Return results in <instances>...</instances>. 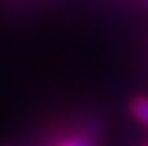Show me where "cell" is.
Segmentation results:
<instances>
[{
  "label": "cell",
  "instance_id": "obj_2",
  "mask_svg": "<svg viewBox=\"0 0 148 146\" xmlns=\"http://www.w3.org/2000/svg\"><path fill=\"white\" fill-rule=\"evenodd\" d=\"M130 112L138 123L148 126V97H136L130 103Z\"/></svg>",
  "mask_w": 148,
  "mask_h": 146
},
{
  "label": "cell",
  "instance_id": "obj_3",
  "mask_svg": "<svg viewBox=\"0 0 148 146\" xmlns=\"http://www.w3.org/2000/svg\"><path fill=\"white\" fill-rule=\"evenodd\" d=\"M144 146H148V142H146V144H144Z\"/></svg>",
  "mask_w": 148,
  "mask_h": 146
},
{
  "label": "cell",
  "instance_id": "obj_1",
  "mask_svg": "<svg viewBox=\"0 0 148 146\" xmlns=\"http://www.w3.org/2000/svg\"><path fill=\"white\" fill-rule=\"evenodd\" d=\"M53 146H97V142H95L91 132L79 130V132H71V134L59 138Z\"/></svg>",
  "mask_w": 148,
  "mask_h": 146
}]
</instances>
